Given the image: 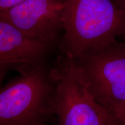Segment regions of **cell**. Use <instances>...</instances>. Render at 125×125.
<instances>
[{"instance_id":"cell-1","label":"cell","mask_w":125,"mask_h":125,"mask_svg":"<svg viewBox=\"0 0 125 125\" xmlns=\"http://www.w3.org/2000/svg\"><path fill=\"white\" fill-rule=\"evenodd\" d=\"M0 87V125H46L54 116L58 73L47 62L26 65Z\"/></svg>"},{"instance_id":"cell-2","label":"cell","mask_w":125,"mask_h":125,"mask_svg":"<svg viewBox=\"0 0 125 125\" xmlns=\"http://www.w3.org/2000/svg\"><path fill=\"white\" fill-rule=\"evenodd\" d=\"M61 54L76 59L125 35V13L112 0H64Z\"/></svg>"},{"instance_id":"cell-3","label":"cell","mask_w":125,"mask_h":125,"mask_svg":"<svg viewBox=\"0 0 125 125\" xmlns=\"http://www.w3.org/2000/svg\"><path fill=\"white\" fill-rule=\"evenodd\" d=\"M72 60L92 94L113 118L125 105V42L116 40Z\"/></svg>"},{"instance_id":"cell-4","label":"cell","mask_w":125,"mask_h":125,"mask_svg":"<svg viewBox=\"0 0 125 125\" xmlns=\"http://www.w3.org/2000/svg\"><path fill=\"white\" fill-rule=\"evenodd\" d=\"M55 64L57 125H115L111 115L90 92L73 60L61 54Z\"/></svg>"},{"instance_id":"cell-5","label":"cell","mask_w":125,"mask_h":125,"mask_svg":"<svg viewBox=\"0 0 125 125\" xmlns=\"http://www.w3.org/2000/svg\"><path fill=\"white\" fill-rule=\"evenodd\" d=\"M64 0H25L6 10L0 18L26 35L52 45L62 32Z\"/></svg>"},{"instance_id":"cell-6","label":"cell","mask_w":125,"mask_h":125,"mask_svg":"<svg viewBox=\"0 0 125 125\" xmlns=\"http://www.w3.org/2000/svg\"><path fill=\"white\" fill-rule=\"evenodd\" d=\"M51 46L0 18V66L18 71L26 65L47 62Z\"/></svg>"},{"instance_id":"cell-7","label":"cell","mask_w":125,"mask_h":125,"mask_svg":"<svg viewBox=\"0 0 125 125\" xmlns=\"http://www.w3.org/2000/svg\"><path fill=\"white\" fill-rule=\"evenodd\" d=\"M25 0H0V12L15 7Z\"/></svg>"},{"instance_id":"cell-8","label":"cell","mask_w":125,"mask_h":125,"mask_svg":"<svg viewBox=\"0 0 125 125\" xmlns=\"http://www.w3.org/2000/svg\"><path fill=\"white\" fill-rule=\"evenodd\" d=\"M113 119L115 125H125V105L114 115Z\"/></svg>"},{"instance_id":"cell-9","label":"cell","mask_w":125,"mask_h":125,"mask_svg":"<svg viewBox=\"0 0 125 125\" xmlns=\"http://www.w3.org/2000/svg\"><path fill=\"white\" fill-rule=\"evenodd\" d=\"M12 69L9 67L0 66V87L2 86L3 82L8 73Z\"/></svg>"},{"instance_id":"cell-10","label":"cell","mask_w":125,"mask_h":125,"mask_svg":"<svg viewBox=\"0 0 125 125\" xmlns=\"http://www.w3.org/2000/svg\"><path fill=\"white\" fill-rule=\"evenodd\" d=\"M125 13V0H112Z\"/></svg>"}]
</instances>
